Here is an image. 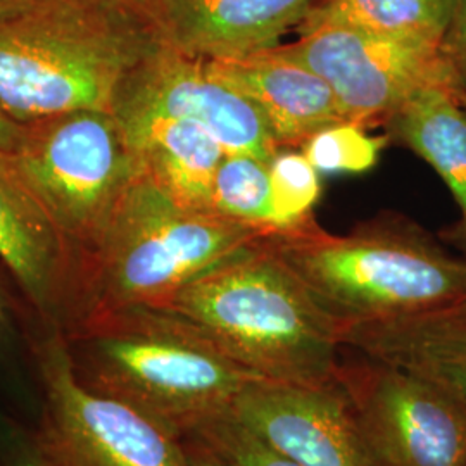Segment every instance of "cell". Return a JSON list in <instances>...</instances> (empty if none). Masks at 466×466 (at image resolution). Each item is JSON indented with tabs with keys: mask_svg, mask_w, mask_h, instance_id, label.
<instances>
[{
	"mask_svg": "<svg viewBox=\"0 0 466 466\" xmlns=\"http://www.w3.org/2000/svg\"><path fill=\"white\" fill-rule=\"evenodd\" d=\"M119 125L138 167L156 184L190 208L213 209V182L227 156L213 135L173 117H140Z\"/></svg>",
	"mask_w": 466,
	"mask_h": 466,
	"instance_id": "obj_16",
	"label": "cell"
},
{
	"mask_svg": "<svg viewBox=\"0 0 466 466\" xmlns=\"http://www.w3.org/2000/svg\"><path fill=\"white\" fill-rule=\"evenodd\" d=\"M387 137H373L365 125L339 121L311 135L299 149L319 175L367 173L379 163Z\"/></svg>",
	"mask_w": 466,
	"mask_h": 466,
	"instance_id": "obj_21",
	"label": "cell"
},
{
	"mask_svg": "<svg viewBox=\"0 0 466 466\" xmlns=\"http://www.w3.org/2000/svg\"><path fill=\"white\" fill-rule=\"evenodd\" d=\"M317 0H161L156 25L167 46L209 61L275 49Z\"/></svg>",
	"mask_w": 466,
	"mask_h": 466,
	"instance_id": "obj_12",
	"label": "cell"
},
{
	"mask_svg": "<svg viewBox=\"0 0 466 466\" xmlns=\"http://www.w3.org/2000/svg\"><path fill=\"white\" fill-rule=\"evenodd\" d=\"M265 238L213 209L175 199L142 169L99 242L78 263L61 330L127 309L161 308L208 269Z\"/></svg>",
	"mask_w": 466,
	"mask_h": 466,
	"instance_id": "obj_4",
	"label": "cell"
},
{
	"mask_svg": "<svg viewBox=\"0 0 466 466\" xmlns=\"http://www.w3.org/2000/svg\"><path fill=\"white\" fill-rule=\"evenodd\" d=\"M190 439L208 446L228 466H299L268 448L228 413L206 423Z\"/></svg>",
	"mask_w": 466,
	"mask_h": 466,
	"instance_id": "obj_23",
	"label": "cell"
},
{
	"mask_svg": "<svg viewBox=\"0 0 466 466\" xmlns=\"http://www.w3.org/2000/svg\"><path fill=\"white\" fill-rule=\"evenodd\" d=\"M123 2H127V4L134 5L137 9H140L142 13L149 15L154 21H156V15H157L159 4H161V0H123Z\"/></svg>",
	"mask_w": 466,
	"mask_h": 466,
	"instance_id": "obj_29",
	"label": "cell"
},
{
	"mask_svg": "<svg viewBox=\"0 0 466 466\" xmlns=\"http://www.w3.org/2000/svg\"><path fill=\"white\" fill-rule=\"evenodd\" d=\"M211 208L218 215L269 237L275 233L267 161L250 154H227L213 182Z\"/></svg>",
	"mask_w": 466,
	"mask_h": 466,
	"instance_id": "obj_19",
	"label": "cell"
},
{
	"mask_svg": "<svg viewBox=\"0 0 466 466\" xmlns=\"http://www.w3.org/2000/svg\"><path fill=\"white\" fill-rule=\"evenodd\" d=\"M4 156L66 240L75 269L140 171L117 117L104 109L26 123L16 147Z\"/></svg>",
	"mask_w": 466,
	"mask_h": 466,
	"instance_id": "obj_6",
	"label": "cell"
},
{
	"mask_svg": "<svg viewBox=\"0 0 466 466\" xmlns=\"http://www.w3.org/2000/svg\"><path fill=\"white\" fill-rule=\"evenodd\" d=\"M187 452H188V461L190 466H228L219 456H217L208 446H204L196 439H184Z\"/></svg>",
	"mask_w": 466,
	"mask_h": 466,
	"instance_id": "obj_26",
	"label": "cell"
},
{
	"mask_svg": "<svg viewBox=\"0 0 466 466\" xmlns=\"http://www.w3.org/2000/svg\"><path fill=\"white\" fill-rule=\"evenodd\" d=\"M385 123L390 137L431 165L450 187L460 219L446 237L466 258V109L458 92L448 85L427 86Z\"/></svg>",
	"mask_w": 466,
	"mask_h": 466,
	"instance_id": "obj_17",
	"label": "cell"
},
{
	"mask_svg": "<svg viewBox=\"0 0 466 466\" xmlns=\"http://www.w3.org/2000/svg\"><path fill=\"white\" fill-rule=\"evenodd\" d=\"M454 0H317L296 30L340 25L431 46H444Z\"/></svg>",
	"mask_w": 466,
	"mask_h": 466,
	"instance_id": "obj_18",
	"label": "cell"
},
{
	"mask_svg": "<svg viewBox=\"0 0 466 466\" xmlns=\"http://www.w3.org/2000/svg\"><path fill=\"white\" fill-rule=\"evenodd\" d=\"M75 377L190 437L230 411L249 383L240 367L185 318L161 308H127L65 332Z\"/></svg>",
	"mask_w": 466,
	"mask_h": 466,
	"instance_id": "obj_3",
	"label": "cell"
},
{
	"mask_svg": "<svg viewBox=\"0 0 466 466\" xmlns=\"http://www.w3.org/2000/svg\"><path fill=\"white\" fill-rule=\"evenodd\" d=\"M458 99L463 104V107L466 109V86H463L460 92H458Z\"/></svg>",
	"mask_w": 466,
	"mask_h": 466,
	"instance_id": "obj_30",
	"label": "cell"
},
{
	"mask_svg": "<svg viewBox=\"0 0 466 466\" xmlns=\"http://www.w3.org/2000/svg\"><path fill=\"white\" fill-rule=\"evenodd\" d=\"M211 65L256 106L280 149L300 147L321 128L346 119L329 84L283 46Z\"/></svg>",
	"mask_w": 466,
	"mask_h": 466,
	"instance_id": "obj_14",
	"label": "cell"
},
{
	"mask_svg": "<svg viewBox=\"0 0 466 466\" xmlns=\"http://www.w3.org/2000/svg\"><path fill=\"white\" fill-rule=\"evenodd\" d=\"M283 46L329 86L348 121L361 125L392 116L420 90L456 80L439 46L360 28L327 25L299 32Z\"/></svg>",
	"mask_w": 466,
	"mask_h": 466,
	"instance_id": "obj_9",
	"label": "cell"
},
{
	"mask_svg": "<svg viewBox=\"0 0 466 466\" xmlns=\"http://www.w3.org/2000/svg\"><path fill=\"white\" fill-rule=\"evenodd\" d=\"M36 442L52 466H190L184 437L157 418L90 390L71 368L66 337L40 319L32 330Z\"/></svg>",
	"mask_w": 466,
	"mask_h": 466,
	"instance_id": "obj_7",
	"label": "cell"
},
{
	"mask_svg": "<svg viewBox=\"0 0 466 466\" xmlns=\"http://www.w3.org/2000/svg\"><path fill=\"white\" fill-rule=\"evenodd\" d=\"M161 309L190 321L261 380L337 382L342 327L265 238L202 273Z\"/></svg>",
	"mask_w": 466,
	"mask_h": 466,
	"instance_id": "obj_2",
	"label": "cell"
},
{
	"mask_svg": "<svg viewBox=\"0 0 466 466\" xmlns=\"http://www.w3.org/2000/svg\"><path fill=\"white\" fill-rule=\"evenodd\" d=\"M0 261L40 319L61 325L73 285V256L0 152Z\"/></svg>",
	"mask_w": 466,
	"mask_h": 466,
	"instance_id": "obj_13",
	"label": "cell"
},
{
	"mask_svg": "<svg viewBox=\"0 0 466 466\" xmlns=\"http://www.w3.org/2000/svg\"><path fill=\"white\" fill-rule=\"evenodd\" d=\"M344 329L418 317L466 302V258L408 221L332 235L311 219L265 237Z\"/></svg>",
	"mask_w": 466,
	"mask_h": 466,
	"instance_id": "obj_5",
	"label": "cell"
},
{
	"mask_svg": "<svg viewBox=\"0 0 466 466\" xmlns=\"http://www.w3.org/2000/svg\"><path fill=\"white\" fill-rule=\"evenodd\" d=\"M275 233L292 232L309 223L321 196L317 167L292 147H282L268 163Z\"/></svg>",
	"mask_w": 466,
	"mask_h": 466,
	"instance_id": "obj_20",
	"label": "cell"
},
{
	"mask_svg": "<svg viewBox=\"0 0 466 466\" xmlns=\"http://www.w3.org/2000/svg\"><path fill=\"white\" fill-rule=\"evenodd\" d=\"M23 130H25V125L17 123L7 116L4 111H0V152L15 149L23 135Z\"/></svg>",
	"mask_w": 466,
	"mask_h": 466,
	"instance_id": "obj_27",
	"label": "cell"
},
{
	"mask_svg": "<svg viewBox=\"0 0 466 466\" xmlns=\"http://www.w3.org/2000/svg\"><path fill=\"white\" fill-rule=\"evenodd\" d=\"M342 346L433 383L466 415V302L418 317L348 327Z\"/></svg>",
	"mask_w": 466,
	"mask_h": 466,
	"instance_id": "obj_15",
	"label": "cell"
},
{
	"mask_svg": "<svg viewBox=\"0 0 466 466\" xmlns=\"http://www.w3.org/2000/svg\"><path fill=\"white\" fill-rule=\"evenodd\" d=\"M113 113L119 121H192L213 135L227 154H250L267 163L280 149L256 106L225 82L209 59L184 54L167 42L128 76Z\"/></svg>",
	"mask_w": 466,
	"mask_h": 466,
	"instance_id": "obj_10",
	"label": "cell"
},
{
	"mask_svg": "<svg viewBox=\"0 0 466 466\" xmlns=\"http://www.w3.org/2000/svg\"><path fill=\"white\" fill-rule=\"evenodd\" d=\"M0 466H52L40 450L34 427L0 408Z\"/></svg>",
	"mask_w": 466,
	"mask_h": 466,
	"instance_id": "obj_24",
	"label": "cell"
},
{
	"mask_svg": "<svg viewBox=\"0 0 466 466\" xmlns=\"http://www.w3.org/2000/svg\"><path fill=\"white\" fill-rule=\"evenodd\" d=\"M228 415L268 448L299 466H373L339 382L256 380Z\"/></svg>",
	"mask_w": 466,
	"mask_h": 466,
	"instance_id": "obj_11",
	"label": "cell"
},
{
	"mask_svg": "<svg viewBox=\"0 0 466 466\" xmlns=\"http://www.w3.org/2000/svg\"><path fill=\"white\" fill-rule=\"evenodd\" d=\"M163 42L156 21L123 0H34L0 16V111L21 125L113 111L121 86Z\"/></svg>",
	"mask_w": 466,
	"mask_h": 466,
	"instance_id": "obj_1",
	"label": "cell"
},
{
	"mask_svg": "<svg viewBox=\"0 0 466 466\" xmlns=\"http://www.w3.org/2000/svg\"><path fill=\"white\" fill-rule=\"evenodd\" d=\"M0 382L19 398L38 404L32 358V330L19 325L16 306L0 283Z\"/></svg>",
	"mask_w": 466,
	"mask_h": 466,
	"instance_id": "obj_22",
	"label": "cell"
},
{
	"mask_svg": "<svg viewBox=\"0 0 466 466\" xmlns=\"http://www.w3.org/2000/svg\"><path fill=\"white\" fill-rule=\"evenodd\" d=\"M442 50L460 92L466 86V0H454V15Z\"/></svg>",
	"mask_w": 466,
	"mask_h": 466,
	"instance_id": "obj_25",
	"label": "cell"
},
{
	"mask_svg": "<svg viewBox=\"0 0 466 466\" xmlns=\"http://www.w3.org/2000/svg\"><path fill=\"white\" fill-rule=\"evenodd\" d=\"M34 0H0V16L15 15L28 7Z\"/></svg>",
	"mask_w": 466,
	"mask_h": 466,
	"instance_id": "obj_28",
	"label": "cell"
},
{
	"mask_svg": "<svg viewBox=\"0 0 466 466\" xmlns=\"http://www.w3.org/2000/svg\"><path fill=\"white\" fill-rule=\"evenodd\" d=\"M337 382L373 466H466V415L433 383L360 354Z\"/></svg>",
	"mask_w": 466,
	"mask_h": 466,
	"instance_id": "obj_8",
	"label": "cell"
}]
</instances>
